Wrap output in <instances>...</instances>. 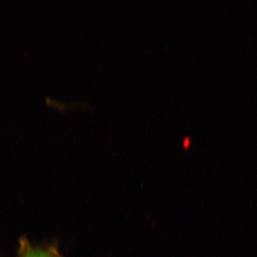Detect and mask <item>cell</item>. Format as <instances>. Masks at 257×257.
<instances>
[{"label": "cell", "instance_id": "cell-1", "mask_svg": "<svg viewBox=\"0 0 257 257\" xmlns=\"http://www.w3.org/2000/svg\"><path fill=\"white\" fill-rule=\"evenodd\" d=\"M19 257H62L55 246H35L23 238L20 241Z\"/></svg>", "mask_w": 257, "mask_h": 257}]
</instances>
